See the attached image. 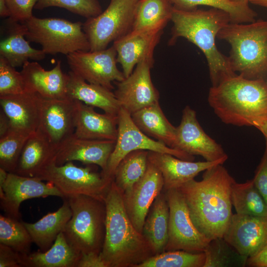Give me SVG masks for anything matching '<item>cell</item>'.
Returning <instances> with one entry per match:
<instances>
[{
	"label": "cell",
	"instance_id": "ee69618b",
	"mask_svg": "<svg viewBox=\"0 0 267 267\" xmlns=\"http://www.w3.org/2000/svg\"><path fill=\"white\" fill-rule=\"evenodd\" d=\"M0 267H21V254L0 243Z\"/></svg>",
	"mask_w": 267,
	"mask_h": 267
},
{
	"label": "cell",
	"instance_id": "5b68a950",
	"mask_svg": "<svg viewBox=\"0 0 267 267\" xmlns=\"http://www.w3.org/2000/svg\"><path fill=\"white\" fill-rule=\"evenodd\" d=\"M217 38L230 44L228 59L235 73L248 79H265L267 76V21L230 22L220 31Z\"/></svg>",
	"mask_w": 267,
	"mask_h": 267
},
{
	"label": "cell",
	"instance_id": "c3c4849f",
	"mask_svg": "<svg viewBox=\"0 0 267 267\" xmlns=\"http://www.w3.org/2000/svg\"><path fill=\"white\" fill-rule=\"evenodd\" d=\"M251 126L258 129L265 136L267 141V118H258L251 120Z\"/></svg>",
	"mask_w": 267,
	"mask_h": 267
},
{
	"label": "cell",
	"instance_id": "5bb4252c",
	"mask_svg": "<svg viewBox=\"0 0 267 267\" xmlns=\"http://www.w3.org/2000/svg\"><path fill=\"white\" fill-rule=\"evenodd\" d=\"M50 196L64 198L59 190L49 182L9 173L5 183L0 187V208L6 216L21 220L19 208L23 201Z\"/></svg>",
	"mask_w": 267,
	"mask_h": 267
},
{
	"label": "cell",
	"instance_id": "7dc6e473",
	"mask_svg": "<svg viewBox=\"0 0 267 267\" xmlns=\"http://www.w3.org/2000/svg\"><path fill=\"white\" fill-rule=\"evenodd\" d=\"M12 130L9 120L4 112L0 111V138L6 135Z\"/></svg>",
	"mask_w": 267,
	"mask_h": 267
},
{
	"label": "cell",
	"instance_id": "1f68e13d",
	"mask_svg": "<svg viewBox=\"0 0 267 267\" xmlns=\"http://www.w3.org/2000/svg\"><path fill=\"white\" fill-rule=\"evenodd\" d=\"M173 10L169 0H138L132 30L164 29L171 20Z\"/></svg>",
	"mask_w": 267,
	"mask_h": 267
},
{
	"label": "cell",
	"instance_id": "7a4b0ae2",
	"mask_svg": "<svg viewBox=\"0 0 267 267\" xmlns=\"http://www.w3.org/2000/svg\"><path fill=\"white\" fill-rule=\"evenodd\" d=\"M171 21L173 26L170 44L183 38L202 51L207 61L212 86L236 74L228 57L218 50L216 44L220 31L231 22L227 13L213 8L183 9L173 6Z\"/></svg>",
	"mask_w": 267,
	"mask_h": 267
},
{
	"label": "cell",
	"instance_id": "277c9868",
	"mask_svg": "<svg viewBox=\"0 0 267 267\" xmlns=\"http://www.w3.org/2000/svg\"><path fill=\"white\" fill-rule=\"evenodd\" d=\"M208 101L224 123L251 126L253 119L267 118V82L236 74L212 86Z\"/></svg>",
	"mask_w": 267,
	"mask_h": 267
},
{
	"label": "cell",
	"instance_id": "d6986e66",
	"mask_svg": "<svg viewBox=\"0 0 267 267\" xmlns=\"http://www.w3.org/2000/svg\"><path fill=\"white\" fill-rule=\"evenodd\" d=\"M223 238L248 258L267 244V217L233 214Z\"/></svg>",
	"mask_w": 267,
	"mask_h": 267
},
{
	"label": "cell",
	"instance_id": "83f0119b",
	"mask_svg": "<svg viewBox=\"0 0 267 267\" xmlns=\"http://www.w3.org/2000/svg\"><path fill=\"white\" fill-rule=\"evenodd\" d=\"M63 199L62 205L57 211L47 213L34 223L23 222L33 242L42 252L50 248L72 216L67 200Z\"/></svg>",
	"mask_w": 267,
	"mask_h": 267
},
{
	"label": "cell",
	"instance_id": "30bf717a",
	"mask_svg": "<svg viewBox=\"0 0 267 267\" xmlns=\"http://www.w3.org/2000/svg\"><path fill=\"white\" fill-rule=\"evenodd\" d=\"M145 150L168 153L183 160L193 161L194 156L167 146L164 143L148 136L135 125L131 114L121 107L118 114V134L114 149L108 160L106 178L113 180L115 170L128 153Z\"/></svg>",
	"mask_w": 267,
	"mask_h": 267
},
{
	"label": "cell",
	"instance_id": "9c48e42d",
	"mask_svg": "<svg viewBox=\"0 0 267 267\" xmlns=\"http://www.w3.org/2000/svg\"><path fill=\"white\" fill-rule=\"evenodd\" d=\"M138 0H111L104 11L87 19L83 29L90 44V51L106 48L111 42L132 30Z\"/></svg>",
	"mask_w": 267,
	"mask_h": 267
},
{
	"label": "cell",
	"instance_id": "d4e9b609",
	"mask_svg": "<svg viewBox=\"0 0 267 267\" xmlns=\"http://www.w3.org/2000/svg\"><path fill=\"white\" fill-rule=\"evenodd\" d=\"M56 153L57 148L37 130L27 139L13 173L36 178L47 166L55 162Z\"/></svg>",
	"mask_w": 267,
	"mask_h": 267
},
{
	"label": "cell",
	"instance_id": "6da1fadb",
	"mask_svg": "<svg viewBox=\"0 0 267 267\" xmlns=\"http://www.w3.org/2000/svg\"><path fill=\"white\" fill-rule=\"evenodd\" d=\"M235 181L219 164L205 170L202 180L192 179L177 189L183 196L194 224L210 240L222 238L230 222Z\"/></svg>",
	"mask_w": 267,
	"mask_h": 267
},
{
	"label": "cell",
	"instance_id": "b9f144b4",
	"mask_svg": "<svg viewBox=\"0 0 267 267\" xmlns=\"http://www.w3.org/2000/svg\"><path fill=\"white\" fill-rule=\"evenodd\" d=\"M38 0H6L10 12L8 20L23 23L33 15L32 10Z\"/></svg>",
	"mask_w": 267,
	"mask_h": 267
},
{
	"label": "cell",
	"instance_id": "f907efd6",
	"mask_svg": "<svg viewBox=\"0 0 267 267\" xmlns=\"http://www.w3.org/2000/svg\"><path fill=\"white\" fill-rule=\"evenodd\" d=\"M8 173L6 170L0 168V187H1L5 183Z\"/></svg>",
	"mask_w": 267,
	"mask_h": 267
},
{
	"label": "cell",
	"instance_id": "8fae6325",
	"mask_svg": "<svg viewBox=\"0 0 267 267\" xmlns=\"http://www.w3.org/2000/svg\"><path fill=\"white\" fill-rule=\"evenodd\" d=\"M169 208L168 238L165 251L202 252L210 240L194 224L187 204L177 189L165 191Z\"/></svg>",
	"mask_w": 267,
	"mask_h": 267
},
{
	"label": "cell",
	"instance_id": "f6af8a7d",
	"mask_svg": "<svg viewBox=\"0 0 267 267\" xmlns=\"http://www.w3.org/2000/svg\"><path fill=\"white\" fill-rule=\"evenodd\" d=\"M77 267H108L100 253L90 252L81 253Z\"/></svg>",
	"mask_w": 267,
	"mask_h": 267
},
{
	"label": "cell",
	"instance_id": "836d02e7",
	"mask_svg": "<svg viewBox=\"0 0 267 267\" xmlns=\"http://www.w3.org/2000/svg\"><path fill=\"white\" fill-rule=\"evenodd\" d=\"M148 152L145 150L133 151L119 163L113 180L123 193L129 192L145 174L148 163Z\"/></svg>",
	"mask_w": 267,
	"mask_h": 267
},
{
	"label": "cell",
	"instance_id": "7c38bea8",
	"mask_svg": "<svg viewBox=\"0 0 267 267\" xmlns=\"http://www.w3.org/2000/svg\"><path fill=\"white\" fill-rule=\"evenodd\" d=\"M71 71L88 83L112 90L113 82L125 79L117 66V52L113 45L95 51H78L66 55Z\"/></svg>",
	"mask_w": 267,
	"mask_h": 267
},
{
	"label": "cell",
	"instance_id": "ba28073f",
	"mask_svg": "<svg viewBox=\"0 0 267 267\" xmlns=\"http://www.w3.org/2000/svg\"><path fill=\"white\" fill-rule=\"evenodd\" d=\"M36 178L52 184L64 198L84 195L104 201L113 180L92 170L89 166L78 167L73 162L47 166Z\"/></svg>",
	"mask_w": 267,
	"mask_h": 267
},
{
	"label": "cell",
	"instance_id": "484cf974",
	"mask_svg": "<svg viewBox=\"0 0 267 267\" xmlns=\"http://www.w3.org/2000/svg\"><path fill=\"white\" fill-rule=\"evenodd\" d=\"M68 74V98L99 108L105 113L118 116L121 107L111 90L101 85L88 83L71 71Z\"/></svg>",
	"mask_w": 267,
	"mask_h": 267
},
{
	"label": "cell",
	"instance_id": "7402d4cb",
	"mask_svg": "<svg viewBox=\"0 0 267 267\" xmlns=\"http://www.w3.org/2000/svg\"><path fill=\"white\" fill-rule=\"evenodd\" d=\"M20 72L25 92L48 98H67L69 76L63 72L60 61L50 70H45L37 61H29L22 67Z\"/></svg>",
	"mask_w": 267,
	"mask_h": 267
},
{
	"label": "cell",
	"instance_id": "603a6c76",
	"mask_svg": "<svg viewBox=\"0 0 267 267\" xmlns=\"http://www.w3.org/2000/svg\"><path fill=\"white\" fill-rule=\"evenodd\" d=\"M1 109L8 118L11 129L31 135L39 127V106L37 93H21L0 96Z\"/></svg>",
	"mask_w": 267,
	"mask_h": 267
},
{
	"label": "cell",
	"instance_id": "8992f818",
	"mask_svg": "<svg viewBox=\"0 0 267 267\" xmlns=\"http://www.w3.org/2000/svg\"><path fill=\"white\" fill-rule=\"evenodd\" d=\"M65 199L72 211V216L62 231L66 240L81 253H100L105 234L104 201L84 195Z\"/></svg>",
	"mask_w": 267,
	"mask_h": 267
},
{
	"label": "cell",
	"instance_id": "8d00e7d4",
	"mask_svg": "<svg viewBox=\"0 0 267 267\" xmlns=\"http://www.w3.org/2000/svg\"><path fill=\"white\" fill-rule=\"evenodd\" d=\"M203 252V267H246L247 258L238 253L223 237L210 240Z\"/></svg>",
	"mask_w": 267,
	"mask_h": 267
},
{
	"label": "cell",
	"instance_id": "9a60e30c",
	"mask_svg": "<svg viewBox=\"0 0 267 267\" xmlns=\"http://www.w3.org/2000/svg\"><path fill=\"white\" fill-rule=\"evenodd\" d=\"M153 64L148 61L138 63L132 74L116 82L114 94L121 107L131 114L159 102V92L153 85L150 70Z\"/></svg>",
	"mask_w": 267,
	"mask_h": 267
},
{
	"label": "cell",
	"instance_id": "cb8c5ba5",
	"mask_svg": "<svg viewBox=\"0 0 267 267\" xmlns=\"http://www.w3.org/2000/svg\"><path fill=\"white\" fill-rule=\"evenodd\" d=\"M75 101V136L88 139L116 140L118 116L97 113L93 107Z\"/></svg>",
	"mask_w": 267,
	"mask_h": 267
},
{
	"label": "cell",
	"instance_id": "7bdbcfd3",
	"mask_svg": "<svg viewBox=\"0 0 267 267\" xmlns=\"http://www.w3.org/2000/svg\"><path fill=\"white\" fill-rule=\"evenodd\" d=\"M254 184L267 204V141L266 148L254 178Z\"/></svg>",
	"mask_w": 267,
	"mask_h": 267
},
{
	"label": "cell",
	"instance_id": "bcb514c9",
	"mask_svg": "<svg viewBox=\"0 0 267 267\" xmlns=\"http://www.w3.org/2000/svg\"><path fill=\"white\" fill-rule=\"evenodd\" d=\"M246 267H267V244L255 254L247 258Z\"/></svg>",
	"mask_w": 267,
	"mask_h": 267
},
{
	"label": "cell",
	"instance_id": "f5cc1de1",
	"mask_svg": "<svg viewBox=\"0 0 267 267\" xmlns=\"http://www.w3.org/2000/svg\"><path fill=\"white\" fill-rule=\"evenodd\" d=\"M236 2H246L249 3V0H228Z\"/></svg>",
	"mask_w": 267,
	"mask_h": 267
},
{
	"label": "cell",
	"instance_id": "3957f363",
	"mask_svg": "<svg viewBox=\"0 0 267 267\" xmlns=\"http://www.w3.org/2000/svg\"><path fill=\"white\" fill-rule=\"evenodd\" d=\"M105 234L100 255L108 267H136L155 255L150 244L130 220L123 192L114 180L104 199Z\"/></svg>",
	"mask_w": 267,
	"mask_h": 267
},
{
	"label": "cell",
	"instance_id": "816d5d0a",
	"mask_svg": "<svg viewBox=\"0 0 267 267\" xmlns=\"http://www.w3.org/2000/svg\"><path fill=\"white\" fill-rule=\"evenodd\" d=\"M249 2L267 8V0H249Z\"/></svg>",
	"mask_w": 267,
	"mask_h": 267
},
{
	"label": "cell",
	"instance_id": "ab89813d",
	"mask_svg": "<svg viewBox=\"0 0 267 267\" xmlns=\"http://www.w3.org/2000/svg\"><path fill=\"white\" fill-rule=\"evenodd\" d=\"M49 7L63 8L87 19L102 12L98 0H38L34 8L42 10Z\"/></svg>",
	"mask_w": 267,
	"mask_h": 267
},
{
	"label": "cell",
	"instance_id": "f1b7e54d",
	"mask_svg": "<svg viewBox=\"0 0 267 267\" xmlns=\"http://www.w3.org/2000/svg\"><path fill=\"white\" fill-rule=\"evenodd\" d=\"M131 115L135 125L143 133L169 147L176 149L177 127L167 119L159 102Z\"/></svg>",
	"mask_w": 267,
	"mask_h": 267
},
{
	"label": "cell",
	"instance_id": "db71d44e",
	"mask_svg": "<svg viewBox=\"0 0 267 267\" xmlns=\"http://www.w3.org/2000/svg\"></svg>",
	"mask_w": 267,
	"mask_h": 267
},
{
	"label": "cell",
	"instance_id": "44dd1931",
	"mask_svg": "<svg viewBox=\"0 0 267 267\" xmlns=\"http://www.w3.org/2000/svg\"><path fill=\"white\" fill-rule=\"evenodd\" d=\"M148 158L161 172L164 180L163 190L167 191L178 188L202 171L219 164L223 165L228 156L214 161L194 162L168 153L149 151Z\"/></svg>",
	"mask_w": 267,
	"mask_h": 267
},
{
	"label": "cell",
	"instance_id": "74e56055",
	"mask_svg": "<svg viewBox=\"0 0 267 267\" xmlns=\"http://www.w3.org/2000/svg\"><path fill=\"white\" fill-rule=\"evenodd\" d=\"M205 262L203 252L167 251L151 256L136 267H203Z\"/></svg>",
	"mask_w": 267,
	"mask_h": 267
},
{
	"label": "cell",
	"instance_id": "ffe728a7",
	"mask_svg": "<svg viewBox=\"0 0 267 267\" xmlns=\"http://www.w3.org/2000/svg\"><path fill=\"white\" fill-rule=\"evenodd\" d=\"M115 144L116 140L84 139L73 134L57 148L55 164L59 166L77 161L94 164L104 174Z\"/></svg>",
	"mask_w": 267,
	"mask_h": 267
},
{
	"label": "cell",
	"instance_id": "d6a6232c",
	"mask_svg": "<svg viewBox=\"0 0 267 267\" xmlns=\"http://www.w3.org/2000/svg\"><path fill=\"white\" fill-rule=\"evenodd\" d=\"M232 205L239 215L267 217V204L255 186L253 179L235 181L231 191Z\"/></svg>",
	"mask_w": 267,
	"mask_h": 267
},
{
	"label": "cell",
	"instance_id": "ac0fdd59",
	"mask_svg": "<svg viewBox=\"0 0 267 267\" xmlns=\"http://www.w3.org/2000/svg\"><path fill=\"white\" fill-rule=\"evenodd\" d=\"M162 28L131 30L113 42L117 61L122 66L125 78L142 61L154 64V51L163 33Z\"/></svg>",
	"mask_w": 267,
	"mask_h": 267
},
{
	"label": "cell",
	"instance_id": "4dcf8cb0",
	"mask_svg": "<svg viewBox=\"0 0 267 267\" xmlns=\"http://www.w3.org/2000/svg\"><path fill=\"white\" fill-rule=\"evenodd\" d=\"M169 219V205L165 193L161 192L152 204L142 229V234L155 254L165 251L168 238Z\"/></svg>",
	"mask_w": 267,
	"mask_h": 267
},
{
	"label": "cell",
	"instance_id": "4fadbf2b",
	"mask_svg": "<svg viewBox=\"0 0 267 267\" xmlns=\"http://www.w3.org/2000/svg\"><path fill=\"white\" fill-rule=\"evenodd\" d=\"M38 95L39 106L38 130L57 149L74 134L75 101L68 98L53 99Z\"/></svg>",
	"mask_w": 267,
	"mask_h": 267
},
{
	"label": "cell",
	"instance_id": "f546056e",
	"mask_svg": "<svg viewBox=\"0 0 267 267\" xmlns=\"http://www.w3.org/2000/svg\"><path fill=\"white\" fill-rule=\"evenodd\" d=\"M81 253L69 245L62 232L50 248L21 254V267H77Z\"/></svg>",
	"mask_w": 267,
	"mask_h": 267
},
{
	"label": "cell",
	"instance_id": "681fc988",
	"mask_svg": "<svg viewBox=\"0 0 267 267\" xmlns=\"http://www.w3.org/2000/svg\"><path fill=\"white\" fill-rule=\"evenodd\" d=\"M10 15L6 0H0V16L1 17H8Z\"/></svg>",
	"mask_w": 267,
	"mask_h": 267
},
{
	"label": "cell",
	"instance_id": "d590c367",
	"mask_svg": "<svg viewBox=\"0 0 267 267\" xmlns=\"http://www.w3.org/2000/svg\"><path fill=\"white\" fill-rule=\"evenodd\" d=\"M33 240L21 220L0 215V243L21 254L31 252Z\"/></svg>",
	"mask_w": 267,
	"mask_h": 267
},
{
	"label": "cell",
	"instance_id": "2e32d148",
	"mask_svg": "<svg viewBox=\"0 0 267 267\" xmlns=\"http://www.w3.org/2000/svg\"><path fill=\"white\" fill-rule=\"evenodd\" d=\"M176 149L191 155H199L207 161L227 156L222 146L203 130L196 112L186 106L182 111L180 123L177 127Z\"/></svg>",
	"mask_w": 267,
	"mask_h": 267
},
{
	"label": "cell",
	"instance_id": "52a82bcc",
	"mask_svg": "<svg viewBox=\"0 0 267 267\" xmlns=\"http://www.w3.org/2000/svg\"><path fill=\"white\" fill-rule=\"evenodd\" d=\"M23 23L26 28L27 40L40 44L46 54L67 55L78 51L90 50L83 23L80 21L58 18H40L33 15Z\"/></svg>",
	"mask_w": 267,
	"mask_h": 267
},
{
	"label": "cell",
	"instance_id": "e0dca14e",
	"mask_svg": "<svg viewBox=\"0 0 267 267\" xmlns=\"http://www.w3.org/2000/svg\"><path fill=\"white\" fill-rule=\"evenodd\" d=\"M164 187L160 171L148 161L143 177L128 192L123 193L124 206L134 227L142 233L143 226L154 201Z\"/></svg>",
	"mask_w": 267,
	"mask_h": 267
},
{
	"label": "cell",
	"instance_id": "4316f807",
	"mask_svg": "<svg viewBox=\"0 0 267 267\" xmlns=\"http://www.w3.org/2000/svg\"><path fill=\"white\" fill-rule=\"evenodd\" d=\"M6 36L0 43V56L13 67H22L29 60L39 61L45 57L42 49L33 48L25 39L26 28L23 23L8 20Z\"/></svg>",
	"mask_w": 267,
	"mask_h": 267
},
{
	"label": "cell",
	"instance_id": "e575fe53",
	"mask_svg": "<svg viewBox=\"0 0 267 267\" xmlns=\"http://www.w3.org/2000/svg\"><path fill=\"white\" fill-rule=\"evenodd\" d=\"M174 6L183 9H193L205 5L227 13L231 23H248L255 21L256 12L249 3L236 2L228 0H169Z\"/></svg>",
	"mask_w": 267,
	"mask_h": 267
},
{
	"label": "cell",
	"instance_id": "60d3db41",
	"mask_svg": "<svg viewBox=\"0 0 267 267\" xmlns=\"http://www.w3.org/2000/svg\"><path fill=\"white\" fill-rule=\"evenodd\" d=\"M24 92V85L21 72L0 56V96Z\"/></svg>",
	"mask_w": 267,
	"mask_h": 267
},
{
	"label": "cell",
	"instance_id": "f35d334b",
	"mask_svg": "<svg viewBox=\"0 0 267 267\" xmlns=\"http://www.w3.org/2000/svg\"><path fill=\"white\" fill-rule=\"evenodd\" d=\"M30 135L11 130L0 138V168L14 173L23 146Z\"/></svg>",
	"mask_w": 267,
	"mask_h": 267
}]
</instances>
